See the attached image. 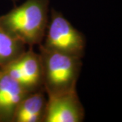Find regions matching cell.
Returning <instances> with one entry per match:
<instances>
[{
    "instance_id": "7a4b0ae2",
    "label": "cell",
    "mask_w": 122,
    "mask_h": 122,
    "mask_svg": "<svg viewBox=\"0 0 122 122\" xmlns=\"http://www.w3.org/2000/svg\"><path fill=\"white\" fill-rule=\"evenodd\" d=\"M43 87L48 96L75 91L81 58L46 49L39 45Z\"/></svg>"
},
{
    "instance_id": "52a82bcc",
    "label": "cell",
    "mask_w": 122,
    "mask_h": 122,
    "mask_svg": "<svg viewBox=\"0 0 122 122\" xmlns=\"http://www.w3.org/2000/svg\"><path fill=\"white\" fill-rule=\"evenodd\" d=\"M44 90L29 93L18 106L12 122H44L47 99Z\"/></svg>"
},
{
    "instance_id": "277c9868",
    "label": "cell",
    "mask_w": 122,
    "mask_h": 122,
    "mask_svg": "<svg viewBox=\"0 0 122 122\" xmlns=\"http://www.w3.org/2000/svg\"><path fill=\"white\" fill-rule=\"evenodd\" d=\"M1 69L16 81L29 93L44 90L40 55L31 48L26 49L20 56L1 67Z\"/></svg>"
},
{
    "instance_id": "9c48e42d",
    "label": "cell",
    "mask_w": 122,
    "mask_h": 122,
    "mask_svg": "<svg viewBox=\"0 0 122 122\" xmlns=\"http://www.w3.org/2000/svg\"><path fill=\"white\" fill-rule=\"evenodd\" d=\"M10 1H12L13 3H14V4H15V3H16V2L18 0H10Z\"/></svg>"
},
{
    "instance_id": "5b68a950",
    "label": "cell",
    "mask_w": 122,
    "mask_h": 122,
    "mask_svg": "<svg viewBox=\"0 0 122 122\" xmlns=\"http://www.w3.org/2000/svg\"><path fill=\"white\" fill-rule=\"evenodd\" d=\"M84 117L77 90L48 96L44 122H81Z\"/></svg>"
},
{
    "instance_id": "ba28073f",
    "label": "cell",
    "mask_w": 122,
    "mask_h": 122,
    "mask_svg": "<svg viewBox=\"0 0 122 122\" xmlns=\"http://www.w3.org/2000/svg\"><path fill=\"white\" fill-rule=\"evenodd\" d=\"M26 50V45L0 24V67L14 61Z\"/></svg>"
},
{
    "instance_id": "30bf717a",
    "label": "cell",
    "mask_w": 122,
    "mask_h": 122,
    "mask_svg": "<svg viewBox=\"0 0 122 122\" xmlns=\"http://www.w3.org/2000/svg\"><path fill=\"white\" fill-rule=\"evenodd\" d=\"M0 73H1V67H0Z\"/></svg>"
},
{
    "instance_id": "8992f818",
    "label": "cell",
    "mask_w": 122,
    "mask_h": 122,
    "mask_svg": "<svg viewBox=\"0 0 122 122\" xmlns=\"http://www.w3.org/2000/svg\"><path fill=\"white\" fill-rule=\"evenodd\" d=\"M28 94L16 81L1 69L0 122H12L16 109Z\"/></svg>"
},
{
    "instance_id": "3957f363",
    "label": "cell",
    "mask_w": 122,
    "mask_h": 122,
    "mask_svg": "<svg viewBox=\"0 0 122 122\" xmlns=\"http://www.w3.org/2000/svg\"><path fill=\"white\" fill-rule=\"evenodd\" d=\"M86 44L84 35L61 12L52 9L44 39L40 45L50 50L82 58Z\"/></svg>"
},
{
    "instance_id": "6da1fadb",
    "label": "cell",
    "mask_w": 122,
    "mask_h": 122,
    "mask_svg": "<svg viewBox=\"0 0 122 122\" xmlns=\"http://www.w3.org/2000/svg\"><path fill=\"white\" fill-rule=\"evenodd\" d=\"M49 0H26L1 16L0 24L26 46H39L49 20Z\"/></svg>"
}]
</instances>
